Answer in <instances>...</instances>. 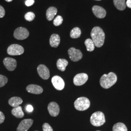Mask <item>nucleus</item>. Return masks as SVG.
Returning a JSON list of instances; mask_svg holds the SVG:
<instances>
[{
    "mask_svg": "<svg viewBox=\"0 0 131 131\" xmlns=\"http://www.w3.org/2000/svg\"><path fill=\"white\" fill-rule=\"evenodd\" d=\"M91 37L95 46L100 48L103 46L105 34L102 28L98 26L94 27L91 32Z\"/></svg>",
    "mask_w": 131,
    "mask_h": 131,
    "instance_id": "f257e3e1",
    "label": "nucleus"
},
{
    "mask_svg": "<svg viewBox=\"0 0 131 131\" xmlns=\"http://www.w3.org/2000/svg\"><path fill=\"white\" fill-rule=\"evenodd\" d=\"M117 81V76L112 72H109L108 74H103L101 78L100 83L102 88L108 89L115 84Z\"/></svg>",
    "mask_w": 131,
    "mask_h": 131,
    "instance_id": "f03ea898",
    "label": "nucleus"
},
{
    "mask_svg": "<svg viewBox=\"0 0 131 131\" xmlns=\"http://www.w3.org/2000/svg\"><path fill=\"white\" fill-rule=\"evenodd\" d=\"M90 122L94 126H101L105 122V116L103 113L97 111L94 113L90 117Z\"/></svg>",
    "mask_w": 131,
    "mask_h": 131,
    "instance_id": "7ed1b4c3",
    "label": "nucleus"
},
{
    "mask_svg": "<svg viewBox=\"0 0 131 131\" xmlns=\"http://www.w3.org/2000/svg\"><path fill=\"white\" fill-rule=\"evenodd\" d=\"M75 109L78 111H84L90 107V102L89 99L82 97L77 99L74 102Z\"/></svg>",
    "mask_w": 131,
    "mask_h": 131,
    "instance_id": "20e7f679",
    "label": "nucleus"
},
{
    "mask_svg": "<svg viewBox=\"0 0 131 131\" xmlns=\"http://www.w3.org/2000/svg\"><path fill=\"white\" fill-rule=\"evenodd\" d=\"M24 50L23 47L19 44H12L8 47L7 53L10 56H19L24 53Z\"/></svg>",
    "mask_w": 131,
    "mask_h": 131,
    "instance_id": "39448f33",
    "label": "nucleus"
},
{
    "mask_svg": "<svg viewBox=\"0 0 131 131\" xmlns=\"http://www.w3.org/2000/svg\"><path fill=\"white\" fill-rule=\"evenodd\" d=\"M29 32L26 28L20 27L17 28L14 32V38L18 40H24L28 38Z\"/></svg>",
    "mask_w": 131,
    "mask_h": 131,
    "instance_id": "423d86ee",
    "label": "nucleus"
},
{
    "mask_svg": "<svg viewBox=\"0 0 131 131\" xmlns=\"http://www.w3.org/2000/svg\"><path fill=\"white\" fill-rule=\"evenodd\" d=\"M68 53L70 60L73 62L80 60L83 57V54L79 50L76 49L74 48H70L68 50Z\"/></svg>",
    "mask_w": 131,
    "mask_h": 131,
    "instance_id": "0eeeda50",
    "label": "nucleus"
},
{
    "mask_svg": "<svg viewBox=\"0 0 131 131\" xmlns=\"http://www.w3.org/2000/svg\"><path fill=\"white\" fill-rule=\"evenodd\" d=\"M52 83L54 88L58 90H62L64 89L65 82L61 77L56 75L52 79Z\"/></svg>",
    "mask_w": 131,
    "mask_h": 131,
    "instance_id": "6e6552de",
    "label": "nucleus"
},
{
    "mask_svg": "<svg viewBox=\"0 0 131 131\" xmlns=\"http://www.w3.org/2000/svg\"><path fill=\"white\" fill-rule=\"evenodd\" d=\"M89 78L88 75L84 73H79L75 76L73 78V83L75 85L80 86L84 84Z\"/></svg>",
    "mask_w": 131,
    "mask_h": 131,
    "instance_id": "1a4fd4ad",
    "label": "nucleus"
},
{
    "mask_svg": "<svg viewBox=\"0 0 131 131\" xmlns=\"http://www.w3.org/2000/svg\"><path fill=\"white\" fill-rule=\"evenodd\" d=\"M4 64L6 69L9 71H13L17 67V61L12 58L6 57L3 61Z\"/></svg>",
    "mask_w": 131,
    "mask_h": 131,
    "instance_id": "9d476101",
    "label": "nucleus"
},
{
    "mask_svg": "<svg viewBox=\"0 0 131 131\" xmlns=\"http://www.w3.org/2000/svg\"><path fill=\"white\" fill-rule=\"evenodd\" d=\"M38 73L43 79H48L50 76V71L48 68L44 65H39L37 68Z\"/></svg>",
    "mask_w": 131,
    "mask_h": 131,
    "instance_id": "9b49d317",
    "label": "nucleus"
},
{
    "mask_svg": "<svg viewBox=\"0 0 131 131\" xmlns=\"http://www.w3.org/2000/svg\"><path fill=\"white\" fill-rule=\"evenodd\" d=\"M33 123V120L32 119H24L19 124L17 131H27L32 126Z\"/></svg>",
    "mask_w": 131,
    "mask_h": 131,
    "instance_id": "f8f14e48",
    "label": "nucleus"
},
{
    "mask_svg": "<svg viewBox=\"0 0 131 131\" xmlns=\"http://www.w3.org/2000/svg\"><path fill=\"white\" fill-rule=\"evenodd\" d=\"M48 110L52 117L57 116L60 112V108L58 104L56 102H51L48 106Z\"/></svg>",
    "mask_w": 131,
    "mask_h": 131,
    "instance_id": "ddd939ff",
    "label": "nucleus"
},
{
    "mask_svg": "<svg viewBox=\"0 0 131 131\" xmlns=\"http://www.w3.org/2000/svg\"><path fill=\"white\" fill-rule=\"evenodd\" d=\"M92 12L94 15L99 19H103L106 15V12L103 8L98 5H95L92 7Z\"/></svg>",
    "mask_w": 131,
    "mask_h": 131,
    "instance_id": "4468645a",
    "label": "nucleus"
},
{
    "mask_svg": "<svg viewBox=\"0 0 131 131\" xmlns=\"http://www.w3.org/2000/svg\"><path fill=\"white\" fill-rule=\"evenodd\" d=\"M26 90L29 93L34 94L42 93L43 89L40 86L36 84H30L26 87Z\"/></svg>",
    "mask_w": 131,
    "mask_h": 131,
    "instance_id": "2eb2a0df",
    "label": "nucleus"
},
{
    "mask_svg": "<svg viewBox=\"0 0 131 131\" xmlns=\"http://www.w3.org/2000/svg\"><path fill=\"white\" fill-rule=\"evenodd\" d=\"M60 42V38L57 34H52L50 39V44L51 46L57 48L59 46Z\"/></svg>",
    "mask_w": 131,
    "mask_h": 131,
    "instance_id": "dca6fc26",
    "label": "nucleus"
},
{
    "mask_svg": "<svg viewBox=\"0 0 131 131\" xmlns=\"http://www.w3.org/2000/svg\"><path fill=\"white\" fill-rule=\"evenodd\" d=\"M57 13V9L56 7L51 6L49 7L46 11V18L49 21H51L53 19L54 16Z\"/></svg>",
    "mask_w": 131,
    "mask_h": 131,
    "instance_id": "f3484780",
    "label": "nucleus"
},
{
    "mask_svg": "<svg viewBox=\"0 0 131 131\" xmlns=\"http://www.w3.org/2000/svg\"><path fill=\"white\" fill-rule=\"evenodd\" d=\"M23 101L19 97H13L10 99L8 101V103L10 105L13 107H16L19 106L23 103Z\"/></svg>",
    "mask_w": 131,
    "mask_h": 131,
    "instance_id": "a211bd4d",
    "label": "nucleus"
},
{
    "mask_svg": "<svg viewBox=\"0 0 131 131\" xmlns=\"http://www.w3.org/2000/svg\"><path fill=\"white\" fill-rule=\"evenodd\" d=\"M68 61L65 59H59L57 61L56 66L59 70L64 71L66 70L67 66L68 65Z\"/></svg>",
    "mask_w": 131,
    "mask_h": 131,
    "instance_id": "6ab92c4d",
    "label": "nucleus"
},
{
    "mask_svg": "<svg viewBox=\"0 0 131 131\" xmlns=\"http://www.w3.org/2000/svg\"><path fill=\"white\" fill-rule=\"evenodd\" d=\"M12 114L15 117L18 118H21L24 117V113L23 111L22 107L20 106H18L17 107L13 108L12 110Z\"/></svg>",
    "mask_w": 131,
    "mask_h": 131,
    "instance_id": "aec40b11",
    "label": "nucleus"
},
{
    "mask_svg": "<svg viewBox=\"0 0 131 131\" xmlns=\"http://www.w3.org/2000/svg\"><path fill=\"white\" fill-rule=\"evenodd\" d=\"M114 4L117 9L121 11L124 10L126 7L125 0H114Z\"/></svg>",
    "mask_w": 131,
    "mask_h": 131,
    "instance_id": "412c9836",
    "label": "nucleus"
},
{
    "mask_svg": "<svg viewBox=\"0 0 131 131\" xmlns=\"http://www.w3.org/2000/svg\"><path fill=\"white\" fill-rule=\"evenodd\" d=\"M113 131H128L126 125L122 122H118L113 127Z\"/></svg>",
    "mask_w": 131,
    "mask_h": 131,
    "instance_id": "4be33fe9",
    "label": "nucleus"
},
{
    "mask_svg": "<svg viewBox=\"0 0 131 131\" xmlns=\"http://www.w3.org/2000/svg\"><path fill=\"white\" fill-rule=\"evenodd\" d=\"M84 44L86 46L87 51L89 52H92L95 49V45L93 41L91 39L88 38L85 40L84 41Z\"/></svg>",
    "mask_w": 131,
    "mask_h": 131,
    "instance_id": "5701e85b",
    "label": "nucleus"
},
{
    "mask_svg": "<svg viewBox=\"0 0 131 131\" xmlns=\"http://www.w3.org/2000/svg\"><path fill=\"white\" fill-rule=\"evenodd\" d=\"M81 30L78 27H74L73 28L70 33V36L72 38H79L81 35Z\"/></svg>",
    "mask_w": 131,
    "mask_h": 131,
    "instance_id": "b1692460",
    "label": "nucleus"
},
{
    "mask_svg": "<svg viewBox=\"0 0 131 131\" xmlns=\"http://www.w3.org/2000/svg\"><path fill=\"white\" fill-rule=\"evenodd\" d=\"M24 18L28 21H32L35 18V14L32 12H29L25 14Z\"/></svg>",
    "mask_w": 131,
    "mask_h": 131,
    "instance_id": "393cba45",
    "label": "nucleus"
},
{
    "mask_svg": "<svg viewBox=\"0 0 131 131\" xmlns=\"http://www.w3.org/2000/svg\"><path fill=\"white\" fill-rule=\"evenodd\" d=\"M63 21V19L61 16H57L53 20V24L56 26H58L62 24Z\"/></svg>",
    "mask_w": 131,
    "mask_h": 131,
    "instance_id": "a878e982",
    "label": "nucleus"
},
{
    "mask_svg": "<svg viewBox=\"0 0 131 131\" xmlns=\"http://www.w3.org/2000/svg\"><path fill=\"white\" fill-rule=\"evenodd\" d=\"M8 82V79L4 75L0 74V88L3 87L7 84Z\"/></svg>",
    "mask_w": 131,
    "mask_h": 131,
    "instance_id": "bb28decb",
    "label": "nucleus"
},
{
    "mask_svg": "<svg viewBox=\"0 0 131 131\" xmlns=\"http://www.w3.org/2000/svg\"><path fill=\"white\" fill-rule=\"evenodd\" d=\"M42 128L43 131H53L52 127L47 123H45L43 124Z\"/></svg>",
    "mask_w": 131,
    "mask_h": 131,
    "instance_id": "cd10ccee",
    "label": "nucleus"
},
{
    "mask_svg": "<svg viewBox=\"0 0 131 131\" xmlns=\"http://www.w3.org/2000/svg\"><path fill=\"white\" fill-rule=\"evenodd\" d=\"M5 11L4 8L0 5V18H2L5 16Z\"/></svg>",
    "mask_w": 131,
    "mask_h": 131,
    "instance_id": "c85d7f7f",
    "label": "nucleus"
},
{
    "mask_svg": "<svg viewBox=\"0 0 131 131\" xmlns=\"http://www.w3.org/2000/svg\"><path fill=\"white\" fill-rule=\"evenodd\" d=\"M35 3L34 0H26L25 2V4L27 6H31L34 5Z\"/></svg>",
    "mask_w": 131,
    "mask_h": 131,
    "instance_id": "c756f323",
    "label": "nucleus"
},
{
    "mask_svg": "<svg viewBox=\"0 0 131 131\" xmlns=\"http://www.w3.org/2000/svg\"><path fill=\"white\" fill-rule=\"evenodd\" d=\"M5 116L3 113L0 111V124L3 123L5 121Z\"/></svg>",
    "mask_w": 131,
    "mask_h": 131,
    "instance_id": "7c9ffc66",
    "label": "nucleus"
},
{
    "mask_svg": "<svg viewBox=\"0 0 131 131\" xmlns=\"http://www.w3.org/2000/svg\"><path fill=\"white\" fill-rule=\"evenodd\" d=\"M33 107L31 105H28L26 107V110L28 112H32L33 111Z\"/></svg>",
    "mask_w": 131,
    "mask_h": 131,
    "instance_id": "2f4dec72",
    "label": "nucleus"
},
{
    "mask_svg": "<svg viewBox=\"0 0 131 131\" xmlns=\"http://www.w3.org/2000/svg\"><path fill=\"white\" fill-rule=\"evenodd\" d=\"M126 4L128 7L131 8V0H127Z\"/></svg>",
    "mask_w": 131,
    "mask_h": 131,
    "instance_id": "473e14b6",
    "label": "nucleus"
},
{
    "mask_svg": "<svg viewBox=\"0 0 131 131\" xmlns=\"http://www.w3.org/2000/svg\"><path fill=\"white\" fill-rule=\"evenodd\" d=\"M5 1H6L7 2H12L13 0H5Z\"/></svg>",
    "mask_w": 131,
    "mask_h": 131,
    "instance_id": "72a5a7b5",
    "label": "nucleus"
},
{
    "mask_svg": "<svg viewBox=\"0 0 131 131\" xmlns=\"http://www.w3.org/2000/svg\"><path fill=\"white\" fill-rule=\"evenodd\" d=\"M96 1H101V0H96Z\"/></svg>",
    "mask_w": 131,
    "mask_h": 131,
    "instance_id": "f704fd0d",
    "label": "nucleus"
},
{
    "mask_svg": "<svg viewBox=\"0 0 131 131\" xmlns=\"http://www.w3.org/2000/svg\"></svg>",
    "mask_w": 131,
    "mask_h": 131,
    "instance_id": "c9c22d12",
    "label": "nucleus"
},
{
    "mask_svg": "<svg viewBox=\"0 0 131 131\" xmlns=\"http://www.w3.org/2000/svg\"></svg>",
    "mask_w": 131,
    "mask_h": 131,
    "instance_id": "e433bc0d",
    "label": "nucleus"
}]
</instances>
